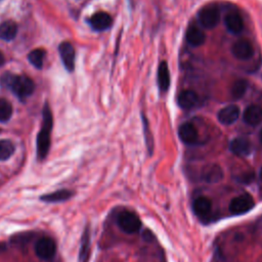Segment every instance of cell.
Returning <instances> with one entry per match:
<instances>
[{"instance_id": "1", "label": "cell", "mask_w": 262, "mask_h": 262, "mask_svg": "<svg viewBox=\"0 0 262 262\" xmlns=\"http://www.w3.org/2000/svg\"><path fill=\"white\" fill-rule=\"evenodd\" d=\"M0 84L2 87L9 88L21 100L30 96L35 89V84L29 77L11 73H4L0 77Z\"/></svg>"}, {"instance_id": "2", "label": "cell", "mask_w": 262, "mask_h": 262, "mask_svg": "<svg viewBox=\"0 0 262 262\" xmlns=\"http://www.w3.org/2000/svg\"><path fill=\"white\" fill-rule=\"evenodd\" d=\"M52 127V115L48 104H45L43 110L42 128L37 136V156L40 160L44 159L50 146V131Z\"/></svg>"}, {"instance_id": "3", "label": "cell", "mask_w": 262, "mask_h": 262, "mask_svg": "<svg viewBox=\"0 0 262 262\" xmlns=\"http://www.w3.org/2000/svg\"><path fill=\"white\" fill-rule=\"evenodd\" d=\"M117 224L124 232L133 234L139 231L141 227V221L137 214L131 211H123L117 217Z\"/></svg>"}, {"instance_id": "4", "label": "cell", "mask_w": 262, "mask_h": 262, "mask_svg": "<svg viewBox=\"0 0 262 262\" xmlns=\"http://www.w3.org/2000/svg\"><path fill=\"white\" fill-rule=\"evenodd\" d=\"M199 20L201 25L206 29L215 28L220 19V11L217 5L215 4H207L203 6L199 13Z\"/></svg>"}, {"instance_id": "5", "label": "cell", "mask_w": 262, "mask_h": 262, "mask_svg": "<svg viewBox=\"0 0 262 262\" xmlns=\"http://www.w3.org/2000/svg\"><path fill=\"white\" fill-rule=\"evenodd\" d=\"M254 199L249 193H243L233 198L229 203V211L232 214H245L253 209Z\"/></svg>"}, {"instance_id": "6", "label": "cell", "mask_w": 262, "mask_h": 262, "mask_svg": "<svg viewBox=\"0 0 262 262\" xmlns=\"http://www.w3.org/2000/svg\"><path fill=\"white\" fill-rule=\"evenodd\" d=\"M35 253L36 255L43 260H49L51 259L56 251V245L55 242L51 237H41L37 241L35 244Z\"/></svg>"}, {"instance_id": "7", "label": "cell", "mask_w": 262, "mask_h": 262, "mask_svg": "<svg viewBox=\"0 0 262 262\" xmlns=\"http://www.w3.org/2000/svg\"><path fill=\"white\" fill-rule=\"evenodd\" d=\"M231 53L239 60H247L253 56L254 47L248 39L242 38L232 44Z\"/></svg>"}, {"instance_id": "8", "label": "cell", "mask_w": 262, "mask_h": 262, "mask_svg": "<svg viewBox=\"0 0 262 262\" xmlns=\"http://www.w3.org/2000/svg\"><path fill=\"white\" fill-rule=\"evenodd\" d=\"M58 51L64 68L72 72L75 68V50L73 45L70 42H62L58 46Z\"/></svg>"}, {"instance_id": "9", "label": "cell", "mask_w": 262, "mask_h": 262, "mask_svg": "<svg viewBox=\"0 0 262 262\" xmlns=\"http://www.w3.org/2000/svg\"><path fill=\"white\" fill-rule=\"evenodd\" d=\"M178 135L181 141L185 144H194L199 139V132L195 126L191 123H184L178 129Z\"/></svg>"}, {"instance_id": "10", "label": "cell", "mask_w": 262, "mask_h": 262, "mask_svg": "<svg viewBox=\"0 0 262 262\" xmlns=\"http://www.w3.org/2000/svg\"><path fill=\"white\" fill-rule=\"evenodd\" d=\"M239 117V107L235 104H229L221 108L217 115L218 121L223 125H231Z\"/></svg>"}, {"instance_id": "11", "label": "cell", "mask_w": 262, "mask_h": 262, "mask_svg": "<svg viewBox=\"0 0 262 262\" xmlns=\"http://www.w3.org/2000/svg\"><path fill=\"white\" fill-rule=\"evenodd\" d=\"M185 38L189 45L193 47H198L204 44L206 40V35L204 31L201 28H199L196 25H190L186 30Z\"/></svg>"}, {"instance_id": "12", "label": "cell", "mask_w": 262, "mask_h": 262, "mask_svg": "<svg viewBox=\"0 0 262 262\" xmlns=\"http://www.w3.org/2000/svg\"><path fill=\"white\" fill-rule=\"evenodd\" d=\"M89 23L91 27L96 31H104L108 29L112 26V17L107 12L104 11H98L94 13L90 19Z\"/></svg>"}, {"instance_id": "13", "label": "cell", "mask_w": 262, "mask_h": 262, "mask_svg": "<svg viewBox=\"0 0 262 262\" xmlns=\"http://www.w3.org/2000/svg\"><path fill=\"white\" fill-rule=\"evenodd\" d=\"M224 24L227 30L232 34H239L244 29V20L239 13L235 11H230L225 15Z\"/></svg>"}, {"instance_id": "14", "label": "cell", "mask_w": 262, "mask_h": 262, "mask_svg": "<svg viewBox=\"0 0 262 262\" xmlns=\"http://www.w3.org/2000/svg\"><path fill=\"white\" fill-rule=\"evenodd\" d=\"M223 177V171L217 164H211L206 166L202 171V178L208 183H216Z\"/></svg>"}, {"instance_id": "15", "label": "cell", "mask_w": 262, "mask_h": 262, "mask_svg": "<svg viewBox=\"0 0 262 262\" xmlns=\"http://www.w3.org/2000/svg\"><path fill=\"white\" fill-rule=\"evenodd\" d=\"M198 94L190 89L182 90L177 97V103L183 110H189L193 107L198 103Z\"/></svg>"}, {"instance_id": "16", "label": "cell", "mask_w": 262, "mask_h": 262, "mask_svg": "<svg viewBox=\"0 0 262 262\" xmlns=\"http://www.w3.org/2000/svg\"><path fill=\"white\" fill-rule=\"evenodd\" d=\"M229 148L232 154L238 157H246L251 152V142L245 137H236L231 140Z\"/></svg>"}, {"instance_id": "17", "label": "cell", "mask_w": 262, "mask_h": 262, "mask_svg": "<svg viewBox=\"0 0 262 262\" xmlns=\"http://www.w3.org/2000/svg\"><path fill=\"white\" fill-rule=\"evenodd\" d=\"M243 119L248 125H258L262 121V107L257 104L249 105L243 114Z\"/></svg>"}, {"instance_id": "18", "label": "cell", "mask_w": 262, "mask_h": 262, "mask_svg": "<svg viewBox=\"0 0 262 262\" xmlns=\"http://www.w3.org/2000/svg\"><path fill=\"white\" fill-rule=\"evenodd\" d=\"M192 209L196 216L206 217L212 210V202L206 196H199L193 201Z\"/></svg>"}, {"instance_id": "19", "label": "cell", "mask_w": 262, "mask_h": 262, "mask_svg": "<svg viewBox=\"0 0 262 262\" xmlns=\"http://www.w3.org/2000/svg\"><path fill=\"white\" fill-rule=\"evenodd\" d=\"M158 84L162 92H166L170 86V72L165 60L161 61L158 68Z\"/></svg>"}, {"instance_id": "20", "label": "cell", "mask_w": 262, "mask_h": 262, "mask_svg": "<svg viewBox=\"0 0 262 262\" xmlns=\"http://www.w3.org/2000/svg\"><path fill=\"white\" fill-rule=\"evenodd\" d=\"M73 195V192L68 189L56 190L51 193H47L40 196V200L45 203H59L69 200Z\"/></svg>"}, {"instance_id": "21", "label": "cell", "mask_w": 262, "mask_h": 262, "mask_svg": "<svg viewBox=\"0 0 262 262\" xmlns=\"http://www.w3.org/2000/svg\"><path fill=\"white\" fill-rule=\"evenodd\" d=\"M17 33V26L12 20H5L0 24V39L5 41L12 40Z\"/></svg>"}, {"instance_id": "22", "label": "cell", "mask_w": 262, "mask_h": 262, "mask_svg": "<svg viewBox=\"0 0 262 262\" xmlns=\"http://www.w3.org/2000/svg\"><path fill=\"white\" fill-rule=\"evenodd\" d=\"M90 252V230L88 227L85 228L82 239H81V248L79 252V261L80 262H87Z\"/></svg>"}, {"instance_id": "23", "label": "cell", "mask_w": 262, "mask_h": 262, "mask_svg": "<svg viewBox=\"0 0 262 262\" xmlns=\"http://www.w3.org/2000/svg\"><path fill=\"white\" fill-rule=\"evenodd\" d=\"M249 83L245 79H238L233 82L231 89H230V94L234 99H239L244 96L248 89Z\"/></svg>"}, {"instance_id": "24", "label": "cell", "mask_w": 262, "mask_h": 262, "mask_svg": "<svg viewBox=\"0 0 262 262\" xmlns=\"http://www.w3.org/2000/svg\"><path fill=\"white\" fill-rule=\"evenodd\" d=\"M45 50L42 49V48H37V49H34L32 50L29 55H28V58L30 60V62L36 67L37 69H41L43 67V61H44V58H45Z\"/></svg>"}, {"instance_id": "25", "label": "cell", "mask_w": 262, "mask_h": 262, "mask_svg": "<svg viewBox=\"0 0 262 262\" xmlns=\"http://www.w3.org/2000/svg\"><path fill=\"white\" fill-rule=\"evenodd\" d=\"M14 152V145L10 140L2 139L0 140V161H5L9 159Z\"/></svg>"}, {"instance_id": "26", "label": "cell", "mask_w": 262, "mask_h": 262, "mask_svg": "<svg viewBox=\"0 0 262 262\" xmlns=\"http://www.w3.org/2000/svg\"><path fill=\"white\" fill-rule=\"evenodd\" d=\"M12 115V105L5 98H0V122H6Z\"/></svg>"}, {"instance_id": "27", "label": "cell", "mask_w": 262, "mask_h": 262, "mask_svg": "<svg viewBox=\"0 0 262 262\" xmlns=\"http://www.w3.org/2000/svg\"><path fill=\"white\" fill-rule=\"evenodd\" d=\"M142 122H144V135H145V141H146V144H147V148L149 150V154H152V137L148 130V125H147V121H146V118L143 116L142 117Z\"/></svg>"}, {"instance_id": "28", "label": "cell", "mask_w": 262, "mask_h": 262, "mask_svg": "<svg viewBox=\"0 0 262 262\" xmlns=\"http://www.w3.org/2000/svg\"><path fill=\"white\" fill-rule=\"evenodd\" d=\"M4 63V55L2 54V52L0 51V66H2Z\"/></svg>"}, {"instance_id": "29", "label": "cell", "mask_w": 262, "mask_h": 262, "mask_svg": "<svg viewBox=\"0 0 262 262\" xmlns=\"http://www.w3.org/2000/svg\"><path fill=\"white\" fill-rule=\"evenodd\" d=\"M260 139H261V141H262V130L260 131Z\"/></svg>"}, {"instance_id": "30", "label": "cell", "mask_w": 262, "mask_h": 262, "mask_svg": "<svg viewBox=\"0 0 262 262\" xmlns=\"http://www.w3.org/2000/svg\"><path fill=\"white\" fill-rule=\"evenodd\" d=\"M260 177L262 178V168H261V170H260Z\"/></svg>"}]
</instances>
